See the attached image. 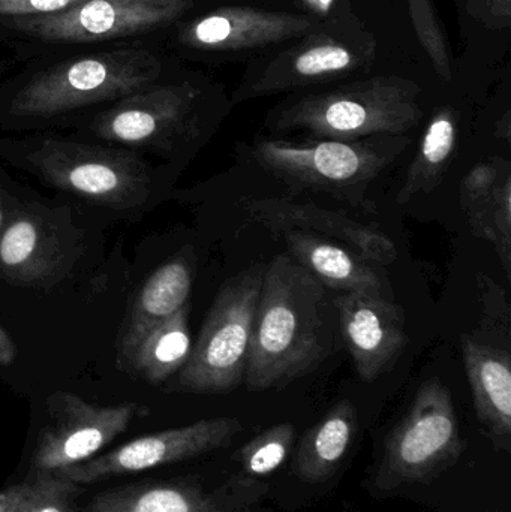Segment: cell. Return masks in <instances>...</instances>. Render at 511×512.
<instances>
[{"label": "cell", "instance_id": "obj_3", "mask_svg": "<svg viewBox=\"0 0 511 512\" xmlns=\"http://www.w3.org/2000/svg\"><path fill=\"white\" fill-rule=\"evenodd\" d=\"M420 89L413 81L377 77L333 92L305 96L276 114L281 131L302 129L324 140L398 137L422 119Z\"/></svg>", "mask_w": 511, "mask_h": 512}, {"label": "cell", "instance_id": "obj_1", "mask_svg": "<svg viewBox=\"0 0 511 512\" xmlns=\"http://www.w3.org/2000/svg\"><path fill=\"white\" fill-rule=\"evenodd\" d=\"M327 288L291 255L264 271L245 379L249 390L281 388L317 369L335 351Z\"/></svg>", "mask_w": 511, "mask_h": 512}, {"label": "cell", "instance_id": "obj_32", "mask_svg": "<svg viewBox=\"0 0 511 512\" xmlns=\"http://www.w3.org/2000/svg\"><path fill=\"white\" fill-rule=\"evenodd\" d=\"M305 2L308 3L314 11L327 12L335 0H305Z\"/></svg>", "mask_w": 511, "mask_h": 512}, {"label": "cell", "instance_id": "obj_4", "mask_svg": "<svg viewBox=\"0 0 511 512\" xmlns=\"http://www.w3.org/2000/svg\"><path fill=\"white\" fill-rule=\"evenodd\" d=\"M266 267L255 265L225 283L207 313L177 387L189 393H225L245 379L255 312Z\"/></svg>", "mask_w": 511, "mask_h": 512}, {"label": "cell", "instance_id": "obj_11", "mask_svg": "<svg viewBox=\"0 0 511 512\" xmlns=\"http://www.w3.org/2000/svg\"><path fill=\"white\" fill-rule=\"evenodd\" d=\"M198 92L189 84L150 86L114 102L92 131L101 140L137 147H165L188 131Z\"/></svg>", "mask_w": 511, "mask_h": 512}, {"label": "cell", "instance_id": "obj_31", "mask_svg": "<svg viewBox=\"0 0 511 512\" xmlns=\"http://www.w3.org/2000/svg\"><path fill=\"white\" fill-rule=\"evenodd\" d=\"M17 357V346L9 334L0 327V366H9Z\"/></svg>", "mask_w": 511, "mask_h": 512}, {"label": "cell", "instance_id": "obj_19", "mask_svg": "<svg viewBox=\"0 0 511 512\" xmlns=\"http://www.w3.org/2000/svg\"><path fill=\"white\" fill-rule=\"evenodd\" d=\"M281 234L290 255L327 289H335L341 294L365 292L381 295L383 283L380 276L362 256L339 243L312 234L300 231Z\"/></svg>", "mask_w": 511, "mask_h": 512}, {"label": "cell", "instance_id": "obj_23", "mask_svg": "<svg viewBox=\"0 0 511 512\" xmlns=\"http://www.w3.org/2000/svg\"><path fill=\"white\" fill-rule=\"evenodd\" d=\"M189 307L147 331L125 364L150 384H161L180 372L192 351Z\"/></svg>", "mask_w": 511, "mask_h": 512}, {"label": "cell", "instance_id": "obj_30", "mask_svg": "<svg viewBox=\"0 0 511 512\" xmlns=\"http://www.w3.org/2000/svg\"><path fill=\"white\" fill-rule=\"evenodd\" d=\"M479 2L495 20L504 21V24L509 23L511 0H479Z\"/></svg>", "mask_w": 511, "mask_h": 512}, {"label": "cell", "instance_id": "obj_25", "mask_svg": "<svg viewBox=\"0 0 511 512\" xmlns=\"http://www.w3.org/2000/svg\"><path fill=\"white\" fill-rule=\"evenodd\" d=\"M296 442L293 424H278L264 430L260 435L243 445L239 453L243 475L260 478L272 474L284 465Z\"/></svg>", "mask_w": 511, "mask_h": 512}, {"label": "cell", "instance_id": "obj_9", "mask_svg": "<svg viewBox=\"0 0 511 512\" xmlns=\"http://www.w3.org/2000/svg\"><path fill=\"white\" fill-rule=\"evenodd\" d=\"M242 430V423L236 418L201 420L189 426L141 436L104 456L59 469L53 474L80 486L137 474L228 447Z\"/></svg>", "mask_w": 511, "mask_h": 512}, {"label": "cell", "instance_id": "obj_18", "mask_svg": "<svg viewBox=\"0 0 511 512\" xmlns=\"http://www.w3.org/2000/svg\"><path fill=\"white\" fill-rule=\"evenodd\" d=\"M194 270L186 258H176L159 267L146 280L120 330L117 352L125 364L135 346L161 322L188 306Z\"/></svg>", "mask_w": 511, "mask_h": 512}, {"label": "cell", "instance_id": "obj_6", "mask_svg": "<svg viewBox=\"0 0 511 512\" xmlns=\"http://www.w3.org/2000/svg\"><path fill=\"white\" fill-rule=\"evenodd\" d=\"M401 149L402 143L390 141L261 140L254 155L285 182L348 198L357 188L369 185Z\"/></svg>", "mask_w": 511, "mask_h": 512}, {"label": "cell", "instance_id": "obj_10", "mask_svg": "<svg viewBox=\"0 0 511 512\" xmlns=\"http://www.w3.org/2000/svg\"><path fill=\"white\" fill-rule=\"evenodd\" d=\"M143 414L137 403L98 406L75 394L57 393L51 402V421L33 451V469L54 472L86 462Z\"/></svg>", "mask_w": 511, "mask_h": 512}, {"label": "cell", "instance_id": "obj_2", "mask_svg": "<svg viewBox=\"0 0 511 512\" xmlns=\"http://www.w3.org/2000/svg\"><path fill=\"white\" fill-rule=\"evenodd\" d=\"M161 63L144 48H116L54 63L33 74L12 98V116L48 119L153 86Z\"/></svg>", "mask_w": 511, "mask_h": 512}, {"label": "cell", "instance_id": "obj_15", "mask_svg": "<svg viewBox=\"0 0 511 512\" xmlns=\"http://www.w3.org/2000/svg\"><path fill=\"white\" fill-rule=\"evenodd\" d=\"M312 26L314 21L305 15L228 6L192 21L182 41L200 50H246L297 38Z\"/></svg>", "mask_w": 511, "mask_h": 512}, {"label": "cell", "instance_id": "obj_16", "mask_svg": "<svg viewBox=\"0 0 511 512\" xmlns=\"http://www.w3.org/2000/svg\"><path fill=\"white\" fill-rule=\"evenodd\" d=\"M459 198L474 236L494 246L510 277V162L503 158H491L477 164L462 180Z\"/></svg>", "mask_w": 511, "mask_h": 512}, {"label": "cell", "instance_id": "obj_24", "mask_svg": "<svg viewBox=\"0 0 511 512\" xmlns=\"http://www.w3.org/2000/svg\"><path fill=\"white\" fill-rule=\"evenodd\" d=\"M354 63L353 51L338 42L309 45L288 57V65L284 68H270L254 92L263 95L344 74L354 68Z\"/></svg>", "mask_w": 511, "mask_h": 512}, {"label": "cell", "instance_id": "obj_12", "mask_svg": "<svg viewBox=\"0 0 511 512\" xmlns=\"http://www.w3.org/2000/svg\"><path fill=\"white\" fill-rule=\"evenodd\" d=\"M266 493V484L246 475L215 490L185 481L129 484L96 496L83 512H255Z\"/></svg>", "mask_w": 511, "mask_h": 512}, {"label": "cell", "instance_id": "obj_13", "mask_svg": "<svg viewBox=\"0 0 511 512\" xmlns=\"http://www.w3.org/2000/svg\"><path fill=\"white\" fill-rule=\"evenodd\" d=\"M333 304L339 333L360 378L372 382L392 369L408 343L401 307L365 292L339 294Z\"/></svg>", "mask_w": 511, "mask_h": 512}, {"label": "cell", "instance_id": "obj_33", "mask_svg": "<svg viewBox=\"0 0 511 512\" xmlns=\"http://www.w3.org/2000/svg\"><path fill=\"white\" fill-rule=\"evenodd\" d=\"M3 225V212H2V203H0V231H2Z\"/></svg>", "mask_w": 511, "mask_h": 512}, {"label": "cell", "instance_id": "obj_26", "mask_svg": "<svg viewBox=\"0 0 511 512\" xmlns=\"http://www.w3.org/2000/svg\"><path fill=\"white\" fill-rule=\"evenodd\" d=\"M417 38L444 81L453 77L452 57L431 0H407Z\"/></svg>", "mask_w": 511, "mask_h": 512}, {"label": "cell", "instance_id": "obj_17", "mask_svg": "<svg viewBox=\"0 0 511 512\" xmlns=\"http://www.w3.org/2000/svg\"><path fill=\"white\" fill-rule=\"evenodd\" d=\"M462 354L477 417L497 448L510 450L511 357L507 349L462 337Z\"/></svg>", "mask_w": 511, "mask_h": 512}, {"label": "cell", "instance_id": "obj_7", "mask_svg": "<svg viewBox=\"0 0 511 512\" xmlns=\"http://www.w3.org/2000/svg\"><path fill=\"white\" fill-rule=\"evenodd\" d=\"M462 448L449 390L440 381L426 382L387 438L381 474L384 486L429 480L452 466Z\"/></svg>", "mask_w": 511, "mask_h": 512}, {"label": "cell", "instance_id": "obj_27", "mask_svg": "<svg viewBox=\"0 0 511 512\" xmlns=\"http://www.w3.org/2000/svg\"><path fill=\"white\" fill-rule=\"evenodd\" d=\"M80 493V484L57 477L53 472H38L18 512H72Z\"/></svg>", "mask_w": 511, "mask_h": 512}, {"label": "cell", "instance_id": "obj_28", "mask_svg": "<svg viewBox=\"0 0 511 512\" xmlns=\"http://www.w3.org/2000/svg\"><path fill=\"white\" fill-rule=\"evenodd\" d=\"M83 0H0V17L9 20L59 14Z\"/></svg>", "mask_w": 511, "mask_h": 512}, {"label": "cell", "instance_id": "obj_5", "mask_svg": "<svg viewBox=\"0 0 511 512\" xmlns=\"http://www.w3.org/2000/svg\"><path fill=\"white\" fill-rule=\"evenodd\" d=\"M26 159L54 188L110 209H134L152 192L149 168L128 150L45 138Z\"/></svg>", "mask_w": 511, "mask_h": 512}, {"label": "cell", "instance_id": "obj_29", "mask_svg": "<svg viewBox=\"0 0 511 512\" xmlns=\"http://www.w3.org/2000/svg\"><path fill=\"white\" fill-rule=\"evenodd\" d=\"M33 480L24 481L0 493V512H18L32 490Z\"/></svg>", "mask_w": 511, "mask_h": 512}, {"label": "cell", "instance_id": "obj_14", "mask_svg": "<svg viewBox=\"0 0 511 512\" xmlns=\"http://www.w3.org/2000/svg\"><path fill=\"white\" fill-rule=\"evenodd\" d=\"M245 210L251 219L275 233L300 231L332 240L369 262L389 265L398 259L395 243L380 231L348 216L314 204L294 203L285 198L249 200Z\"/></svg>", "mask_w": 511, "mask_h": 512}, {"label": "cell", "instance_id": "obj_20", "mask_svg": "<svg viewBox=\"0 0 511 512\" xmlns=\"http://www.w3.org/2000/svg\"><path fill=\"white\" fill-rule=\"evenodd\" d=\"M357 432V411L350 400L336 403L303 436L294 457V474L309 484L323 483L344 462Z\"/></svg>", "mask_w": 511, "mask_h": 512}, {"label": "cell", "instance_id": "obj_21", "mask_svg": "<svg viewBox=\"0 0 511 512\" xmlns=\"http://www.w3.org/2000/svg\"><path fill=\"white\" fill-rule=\"evenodd\" d=\"M62 258L56 234L38 216H17L0 236V270L9 279H47Z\"/></svg>", "mask_w": 511, "mask_h": 512}, {"label": "cell", "instance_id": "obj_22", "mask_svg": "<svg viewBox=\"0 0 511 512\" xmlns=\"http://www.w3.org/2000/svg\"><path fill=\"white\" fill-rule=\"evenodd\" d=\"M458 141V116L450 108L437 111L429 122L419 152L414 156L404 186L398 192L399 204L410 203L420 194H431L443 182Z\"/></svg>", "mask_w": 511, "mask_h": 512}, {"label": "cell", "instance_id": "obj_8", "mask_svg": "<svg viewBox=\"0 0 511 512\" xmlns=\"http://www.w3.org/2000/svg\"><path fill=\"white\" fill-rule=\"evenodd\" d=\"M189 5V0H83L59 14L9 23L44 44H83L150 32L179 18Z\"/></svg>", "mask_w": 511, "mask_h": 512}]
</instances>
